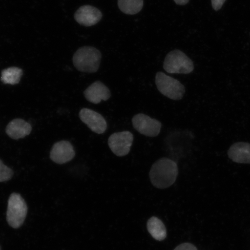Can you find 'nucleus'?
<instances>
[{"label":"nucleus","instance_id":"1","mask_svg":"<svg viewBox=\"0 0 250 250\" xmlns=\"http://www.w3.org/2000/svg\"><path fill=\"white\" fill-rule=\"evenodd\" d=\"M178 174L179 169L176 162L163 158L153 164L149 176L153 186L159 189H165L176 182Z\"/></svg>","mask_w":250,"mask_h":250},{"label":"nucleus","instance_id":"2","mask_svg":"<svg viewBox=\"0 0 250 250\" xmlns=\"http://www.w3.org/2000/svg\"><path fill=\"white\" fill-rule=\"evenodd\" d=\"M102 54L94 47L83 46L75 53L73 62L74 67L83 73H95L101 64Z\"/></svg>","mask_w":250,"mask_h":250},{"label":"nucleus","instance_id":"3","mask_svg":"<svg viewBox=\"0 0 250 250\" xmlns=\"http://www.w3.org/2000/svg\"><path fill=\"white\" fill-rule=\"evenodd\" d=\"M27 206L24 199L17 193H12L8 201L7 221L9 226L18 229L24 223L27 214Z\"/></svg>","mask_w":250,"mask_h":250},{"label":"nucleus","instance_id":"4","mask_svg":"<svg viewBox=\"0 0 250 250\" xmlns=\"http://www.w3.org/2000/svg\"><path fill=\"white\" fill-rule=\"evenodd\" d=\"M164 68L168 73L187 74L194 70V65L191 59L184 52L174 50L166 56Z\"/></svg>","mask_w":250,"mask_h":250},{"label":"nucleus","instance_id":"5","mask_svg":"<svg viewBox=\"0 0 250 250\" xmlns=\"http://www.w3.org/2000/svg\"><path fill=\"white\" fill-rule=\"evenodd\" d=\"M155 83L162 95L174 101H179L186 93L185 86L179 81L158 72L155 77Z\"/></svg>","mask_w":250,"mask_h":250},{"label":"nucleus","instance_id":"6","mask_svg":"<svg viewBox=\"0 0 250 250\" xmlns=\"http://www.w3.org/2000/svg\"><path fill=\"white\" fill-rule=\"evenodd\" d=\"M133 134L129 131L114 133L109 136L108 145L114 154L122 157L129 154L133 142Z\"/></svg>","mask_w":250,"mask_h":250},{"label":"nucleus","instance_id":"7","mask_svg":"<svg viewBox=\"0 0 250 250\" xmlns=\"http://www.w3.org/2000/svg\"><path fill=\"white\" fill-rule=\"evenodd\" d=\"M133 126L137 132L147 137H154L161 132V122L144 114L134 115L132 118Z\"/></svg>","mask_w":250,"mask_h":250},{"label":"nucleus","instance_id":"8","mask_svg":"<svg viewBox=\"0 0 250 250\" xmlns=\"http://www.w3.org/2000/svg\"><path fill=\"white\" fill-rule=\"evenodd\" d=\"M80 120L86 124L92 132L97 134L104 133L107 129V123L101 114L89 108L81 109Z\"/></svg>","mask_w":250,"mask_h":250},{"label":"nucleus","instance_id":"9","mask_svg":"<svg viewBox=\"0 0 250 250\" xmlns=\"http://www.w3.org/2000/svg\"><path fill=\"white\" fill-rule=\"evenodd\" d=\"M76 155L74 146L68 141L62 140L53 146L50 158L58 164H66L73 160Z\"/></svg>","mask_w":250,"mask_h":250},{"label":"nucleus","instance_id":"10","mask_svg":"<svg viewBox=\"0 0 250 250\" xmlns=\"http://www.w3.org/2000/svg\"><path fill=\"white\" fill-rule=\"evenodd\" d=\"M102 17V12L91 5L82 6L74 14L75 20L86 27L92 26L99 23Z\"/></svg>","mask_w":250,"mask_h":250},{"label":"nucleus","instance_id":"11","mask_svg":"<svg viewBox=\"0 0 250 250\" xmlns=\"http://www.w3.org/2000/svg\"><path fill=\"white\" fill-rule=\"evenodd\" d=\"M83 95L87 101L93 104H99L102 101H108L111 98V92L104 83L97 81L86 88Z\"/></svg>","mask_w":250,"mask_h":250},{"label":"nucleus","instance_id":"12","mask_svg":"<svg viewBox=\"0 0 250 250\" xmlns=\"http://www.w3.org/2000/svg\"><path fill=\"white\" fill-rule=\"evenodd\" d=\"M228 155L236 163L250 164V144L244 142L233 144L228 150Z\"/></svg>","mask_w":250,"mask_h":250},{"label":"nucleus","instance_id":"13","mask_svg":"<svg viewBox=\"0 0 250 250\" xmlns=\"http://www.w3.org/2000/svg\"><path fill=\"white\" fill-rule=\"evenodd\" d=\"M31 130V125L21 119L12 120L8 124L5 130L8 136L14 140L24 138L29 135Z\"/></svg>","mask_w":250,"mask_h":250},{"label":"nucleus","instance_id":"14","mask_svg":"<svg viewBox=\"0 0 250 250\" xmlns=\"http://www.w3.org/2000/svg\"><path fill=\"white\" fill-rule=\"evenodd\" d=\"M146 227H147L148 232L156 240L162 241L167 238V228L160 219L156 217H152L149 219Z\"/></svg>","mask_w":250,"mask_h":250},{"label":"nucleus","instance_id":"15","mask_svg":"<svg viewBox=\"0 0 250 250\" xmlns=\"http://www.w3.org/2000/svg\"><path fill=\"white\" fill-rule=\"evenodd\" d=\"M144 0H118V5L120 10L125 14L134 15L142 10Z\"/></svg>","mask_w":250,"mask_h":250},{"label":"nucleus","instance_id":"16","mask_svg":"<svg viewBox=\"0 0 250 250\" xmlns=\"http://www.w3.org/2000/svg\"><path fill=\"white\" fill-rule=\"evenodd\" d=\"M23 75V71L20 68L11 67L3 70L1 72V80L5 84L16 85L20 82Z\"/></svg>","mask_w":250,"mask_h":250},{"label":"nucleus","instance_id":"17","mask_svg":"<svg viewBox=\"0 0 250 250\" xmlns=\"http://www.w3.org/2000/svg\"><path fill=\"white\" fill-rule=\"evenodd\" d=\"M14 172L11 168L5 166L0 159V183L10 180L13 177Z\"/></svg>","mask_w":250,"mask_h":250},{"label":"nucleus","instance_id":"18","mask_svg":"<svg viewBox=\"0 0 250 250\" xmlns=\"http://www.w3.org/2000/svg\"><path fill=\"white\" fill-rule=\"evenodd\" d=\"M174 250H198L196 247L191 243H184L176 247Z\"/></svg>","mask_w":250,"mask_h":250},{"label":"nucleus","instance_id":"19","mask_svg":"<svg viewBox=\"0 0 250 250\" xmlns=\"http://www.w3.org/2000/svg\"><path fill=\"white\" fill-rule=\"evenodd\" d=\"M212 7L215 11H218L223 7L226 0H211Z\"/></svg>","mask_w":250,"mask_h":250},{"label":"nucleus","instance_id":"20","mask_svg":"<svg viewBox=\"0 0 250 250\" xmlns=\"http://www.w3.org/2000/svg\"><path fill=\"white\" fill-rule=\"evenodd\" d=\"M189 0H174V1L178 5H184L187 4Z\"/></svg>","mask_w":250,"mask_h":250},{"label":"nucleus","instance_id":"21","mask_svg":"<svg viewBox=\"0 0 250 250\" xmlns=\"http://www.w3.org/2000/svg\"><path fill=\"white\" fill-rule=\"evenodd\" d=\"M0 250H1V247H0Z\"/></svg>","mask_w":250,"mask_h":250}]
</instances>
